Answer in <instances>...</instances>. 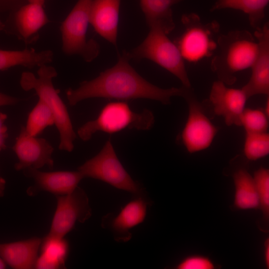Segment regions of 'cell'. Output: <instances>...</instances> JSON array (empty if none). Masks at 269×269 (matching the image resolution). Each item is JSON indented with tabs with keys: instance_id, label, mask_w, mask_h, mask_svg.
I'll list each match as a JSON object with an SVG mask.
<instances>
[{
	"instance_id": "1",
	"label": "cell",
	"mask_w": 269,
	"mask_h": 269,
	"mask_svg": "<svg viewBox=\"0 0 269 269\" xmlns=\"http://www.w3.org/2000/svg\"><path fill=\"white\" fill-rule=\"evenodd\" d=\"M127 53L119 56L113 67L101 72L95 79L84 81L75 89L66 92L69 105H76L85 99L103 98L126 101L136 99L156 100L165 105L173 96L183 97L186 87L162 89L149 83L130 65Z\"/></svg>"
},
{
	"instance_id": "2",
	"label": "cell",
	"mask_w": 269,
	"mask_h": 269,
	"mask_svg": "<svg viewBox=\"0 0 269 269\" xmlns=\"http://www.w3.org/2000/svg\"><path fill=\"white\" fill-rule=\"evenodd\" d=\"M37 76L30 72L22 73L20 79L21 88L25 91L33 90L51 111L55 125L60 134L59 148L71 152L76 134L73 128L68 110L59 96L60 90L55 89L52 79L57 76L55 69L47 64L39 67Z\"/></svg>"
},
{
	"instance_id": "3",
	"label": "cell",
	"mask_w": 269,
	"mask_h": 269,
	"mask_svg": "<svg viewBox=\"0 0 269 269\" xmlns=\"http://www.w3.org/2000/svg\"><path fill=\"white\" fill-rule=\"evenodd\" d=\"M216 53L212 60V70L219 80L231 84L237 72L251 68L258 51V43L246 30H237L220 34Z\"/></svg>"
},
{
	"instance_id": "4",
	"label": "cell",
	"mask_w": 269,
	"mask_h": 269,
	"mask_svg": "<svg viewBox=\"0 0 269 269\" xmlns=\"http://www.w3.org/2000/svg\"><path fill=\"white\" fill-rule=\"evenodd\" d=\"M154 123L153 113L145 109L133 112L126 101L110 102L102 109L97 118L84 124L77 131L83 141L89 140L97 132L114 134L125 129L150 130Z\"/></svg>"
},
{
	"instance_id": "5",
	"label": "cell",
	"mask_w": 269,
	"mask_h": 269,
	"mask_svg": "<svg viewBox=\"0 0 269 269\" xmlns=\"http://www.w3.org/2000/svg\"><path fill=\"white\" fill-rule=\"evenodd\" d=\"M92 1L78 0L60 28L63 52L67 55H80L86 62L93 61L100 52L98 42L87 38Z\"/></svg>"
},
{
	"instance_id": "6",
	"label": "cell",
	"mask_w": 269,
	"mask_h": 269,
	"mask_svg": "<svg viewBox=\"0 0 269 269\" xmlns=\"http://www.w3.org/2000/svg\"><path fill=\"white\" fill-rule=\"evenodd\" d=\"M129 59H147L164 68L178 78L184 87L191 88L183 58L177 46L163 31L150 28L144 41L127 53Z\"/></svg>"
},
{
	"instance_id": "7",
	"label": "cell",
	"mask_w": 269,
	"mask_h": 269,
	"mask_svg": "<svg viewBox=\"0 0 269 269\" xmlns=\"http://www.w3.org/2000/svg\"><path fill=\"white\" fill-rule=\"evenodd\" d=\"M182 22L184 30L174 43L183 58L197 62L212 55L217 48L219 23L215 21L203 23L194 13L183 15Z\"/></svg>"
},
{
	"instance_id": "8",
	"label": "cell",
	"mask_w": 269,
	"mask_h": 269,
	"mask_svg": "<svg viewBox=\"0 0 269 269\" xmlns=\"http://www.w3.org/2000/svg\"><path fill=\"white\" fill-rule=\"evenodd\" d=\"M84 178L90 177L109 184L119 189L139 194L142 190L118 159L111 139L100 151L78 167Z\"/></svg>"
},
{
	"instance_id": "9",
	"label": "cell",
	"mask_w": 269,
	"mask_h": 269,
	"mask_svg": "<svg viewBox=\"0 0 269 269\" xmlns=\"http://www.w3.org/2000/svg\"><path fill=\"white\" fill-rule=\"evenodd\" d=\"M56 197V209L48 234L64 237L73 229L76 222L88 220L92 210L87 194L78 186L69 194Z\"/></svg>"
},
{
	"instance_id": "10",
	"label": "cell",
	"mask_w": 269,
	"mask_h": 269,
	"mask_svg": "<svg viewBox=\"0 0 269 269\" xmlns=\"http://www.w3.org/2000/svg\"><path fill=\"white\" fill-rule=\"evenodd\" d=\"M190 88H187L183 97L188 104L189 114L181 139L188 151L194 153L210 145L217 129L204 113Z\"/></svg>"
},
{
	"instance_id": "11",
	"label": "cell",
	"mask_w": 269,
	"mask_h": 269,
	"mask_svg": "<svg viewBox=\"0 0 269 269\" xmlns=\"http://www.w3.org/2000/svg\"><path fill=\"white\" fill-rule=\"evenodd\" d=\"M3 22V31L16 37L25 44H32L39 38V31L50 22L43 5L28 2L9 12Z\"/></svg>"
},
{
	"instance_id": "12",
	"label": "cell",
	"mask_w": 269,
	"mask_h": 269,
	"mask_svg": "<svg viewBox=\"0 0 269 269\" xmlns=\"http://www.w3.org/2000/svg\"><path fill=\"white\" fill-rule=\"evenodd\" d=\"M12 149L18 159L14 165L17 171L29 168L38 169L46 165L51 169L53 167L52 145L43 138L28 134L24 126L21 127Z\"/></svg>"
},
{
	"instance_id": "13",
	"label": "cell",
	"mask_w": 269,
	"mask_h": 269,
	"mask_svg": "<svg viewBox=\"0 0 269 269\" xmlns=\"http://www.w3.org/2000/svg\"><path fill=\"white\" fill-rule=\"evenodd\" d=\"M23 171L34 180V185L27 190L29 196H34L40 191L48 192L56 196L66 195L72 192L84 178L78 170L43 172L29 168Z\"/></svg>"
},
{
	"instance_id": "14",
	"label": "cell",
	"mask_w": 269,
	"mask_h": 269,
	"mask_svg": "<svg viewBox=\"0 0 269 269\" xmlns=\"http://www.w3.org/2000/svg\"><path fill=\"white\" fill-rule=\"evenodd\" d=\"M255 36L258 43V51L251 66L249 82L242 88L248 99L256 95L269 94V25L266 22L256 29Z\"/></svg>"
},
{
	"instance_id": "15",
	"label": "cell",
	"mask_w": 269,
	"mask_h": 269,
	"mask_svg": "<svg viewBox=\"0 0 269 269\" xmlns=\"http://www.w3.org/2000/svg\"><path fill=\"white\" fill-rule=\"evenodd\" d=\"M248 99L242 89L227 87L221 80L215 81L211 87L210 101L214 112L223 117L228 126H241V117Z\"/></svg>"
},
{
	"instance_id": "16",
	"label": "cell",
	"mask_w": 269,
	"mask_h": 269,
	"mask_svg": "<svg viewBox=\"0 0 269 269\" xmlns=\"http://www.w3.org/2000/svg\"><path fill=\"white\" fill-rule=\"evenodd\" d=\"M121 0H93L90 23L102 37L116 45Z\"/></svg>"
},
{
	"instance_id": "17",
	"label": "cell",
	"mask_w": 269,
	"mask_h": 269,
	"mask_svg": "<svg viewBox=\"0 0 269 269\" xmlns=\"http://www.w3.org/2000/svg\"><path fill=\"white\" fill-rule=\"evenodd\" d=\"M42 239H30L11 243H0V257L12 269H35Z\"/></svg>"
},
{
	"instance_id": "18",
	"label": "cell",
	"mask_w": 269,
	"mask_h": 269,
	"mask_svg": "<svg viewBox=\"0 0 269 269\" xmlns=\"http://www.w3.org/2000/svg\"><path fill=\"white\" fill-rule=\"evenodd\" d=\"M147 203L141 197H138L126 204L120 213L111 220L108 227L112 231L115 239L126 242L130 240V230L141 223L146 215Z\"/></svg>"
},
{
	"instance_id": "19",
	"label": "cell",
	"mask_w": 269,
	"mask_h": 269,
	"mask_svg": "<svg viewBox=\"0 0 269 269\" xmlns=\"http://www.w3.org/2000/svg\"><path fill=\"white\" fill-rule=\"evenodd\" d=\"M41 254L38 257L35 269H65L69 252L68 242L61 237L47 234L40 245Z\"/></svg>"
},
{
	"instance_id": "20",
	"label": "cell",
	"mask_w": 269,
	"mask_h": 269,
	"mask_svg": "<svg viewBox=\"0 0 269 269\" xmlns=\"http://www.w3.org/2000/svg\"><path fill=\"white\" fill-rule=\"evenodd\" d=\"M183 0H140V6L150 28L166 34L175 27L172 6Z\"/></svg>"
},
{
	"instance_id": "21",
	"label": "cell",
	"mask_w": 269,
	"mask_h": 269,
	"mask_svg": "<svg viewBox=\"0 0 269 269\" xmlns=\"http://www.w3.org/2000/svg\"><path fill=\"white\" fill-rule=\"evenodd\" d=\"M50 50L36 51L33 48L22 50H0V71L15 66H23L32 69L47 64L53 59Z\"/></svg>"
},
{
	"instance_id": "22",
	"label": "cell",
	"mask_w": 269,
	"mask_h": 269,
	"mask_svg": "<svg viewBox=\"0 0 269 269\" xmlns=\"http://www.w3.org/2000/svg\"><path fill=\"white\" fill-rule=\"evenodd\" d=\"M233 177L235 186V206L240 209L258 208L260 201L253 177L243 169L236 171Z\"/></svg>"
},
{
	"instance_id": "23",
	"label": "cell",
	"mask_w": 269,
	"mask_h": 269,
	"mask_svg": "<svg viewBox=\"0 0 269 269\" xmlns=\"http://www.w3.org/2000/svg\"><path fill=\"white\" fill-rule=\"evenodd\" d=\"M269 1V0H217L211 10L225 8L241 10L248 15L251 25L256 29L261 27Z\"/></svg>"
},
{
	"instance_id": "24",
	"label": "cell",
	"mask_w": 269,
	"mask_h": 269,
	"mask_svg": "<svg viewBox=\"0 0 269 269\" xmlns=\"http://www.w3.org/2000/svg\"><path fill=\"white\" fill-rule=\"evenodd\" d=\"M54 124V118L51 111L43 101L39 99L29 114L24 128L28 134L37 136L45 128Z\"/></svg>"
},
{
	"instance_id": "25",
	"label": "cell",
	"mask_w": 269,
	"mask_h": 269,
	"mask_svg": "<svg viewBox=\"0 0 269 269\" xmlns=\"http://www.w3.org/2000/svg\"><path fill=\"white\" fill-rule=\"evenodd\" d=\"M244 153L247 158L256 160L269 153V135L265 133H246Z\"/></svg>"
},
{
	"instance_id": "26",
	"label": "cell",
	"mask_w": 269,
	"mask_h": 269,
	"mask_svg": "<svg viewBox=\"0 0 269 269\" xmlns=\"http://www.w3.org/2000/svg\"><path fill=\"white\" fill-rule=\"evenodd\" d=\"M268 117L264 111L245 108L241 117V126L246 133H265L269 126Z\"/></svg>"
},
{
	"instance_id": "27",
	"label": "cell",
	"mask_w": 269,
	"mask_h": 269,
	"mask_svg": "<svg viewBox=\"0 0 269 269\" xmlns=\"http://www.w3.org/2000/svg\"><path fill=\"white\" fill-rule=\"evenodd\" d=\"M260 201V207L267 218L269 215V170L260 168L253 177Z\"/></svg>"
},
{
	"instance_id": "28",
	"label": "cell",
	"mask_w": 269,
	"mask_h": 269,
	"mask_svg": "<svg viewBox=\"0 0 269 269\" xmlns=\"http://www.w3.org/2000/svg\"><path fill=\"white\" fill-rule=\"evenodd\" d=\"M178 269H213L214 265L208 258L202 256H191L183 260L177 266Z\"/></svg>"
},
{
	"instance_id": "29",
	"label": "cell",
	"mask_w": 269,
	"mask_h": 269,
	"mask_svg": "<svg viewBox=\"0 0 269 269\" xmlns=\"http://www.w3.org/2000/svg\"><path fill=\"white\" fill-rule=\"evenodd\" d=\"M28 2V0H0V12L11 11Z\"/></svg>"
},
{
	"instance_id": "30",
	"label": "cell",
	"mask_w": 269,
	"mask_h": 269,
	"mask_svg": "<svg viewBox=\"0 0 269 269\" xmlns=\"http://www.w3.org/2000/svg\"><path fill=\"white\" fill-rule=\"evenodd\" d=\"M6 119V115L0 112V151L6 147L5 143L8 134L7 129L4 122Z\"/></svg>"
},
{
	"instance_id": "31",
	"label": "cell",
	"mask_w": 269,
	"mask_h": 269,
	"mask_svg": "<svg viewBox=\"0 0 269 269\" xmlns=\"http://www.w3.org/2000/svg\"><path fill=\"white\" fill-rule=\"evenodd\" d=\"M18 98L0 92V107L13 105L19 101Z\"/></svg>"
},
{
	"instance_id": "32",
	"label": "cell",
	"mask_w": 269,
	"mask_h": 269,
	"mask_svg": "<svg viewBox=\"0 0 269 269\" xmlns=\"http://www.w3.org/2000/svg\"><path fill=\"white\" fill-rule=\"evenodd\" d=\"M265 263L267 267L269 268V239L266 240L265 244Z\"/></svg>"
},
{
	"instance_id": "33",
	"label": "cell",
	"mask_w": 269,
	"mask_h": 269,
	"mask_svg": "<svg viewBox=\"0 0 269 269\" xmlns=\"http://www.w3.org/2000/svg\"><path fill=\"white\" fill-rule=\"evenodd\" d=\"M5 184V180L0 177V197H1L4 195Z\"/></svg>"
},
{
	"instance_id": "34",
	"label": "cell",
	"mask_w": 269,
	"mask_h": 269,
	"mask_svg": "<svg viewBox=\"0 0 269 269\" xmlns=\"http://www.w3.org/2000/svg\"><path fill=\"white\" fill-rule=\"evenodd\" d=\"M28 1L29 2L38 3L43 6L45 0H28Z\"/></svg>"
},
{
	"instance_id": "35",
	"label": "cell",
	"mask_w": 269,
	"mask_h": 269,
	"mask_svg": "<svg viewBox=\"0 0 269 269\" xmlns=\"http://www.w3.org/2000/svg\"><path fill=\"white\" fill-rule=\"evenodd\" d=\"M6 268V264L3 260L0 257V269Z\"/></svg>"
},
{
	"instance_id": "36",
	"label": "cell",
	"mask_w": 269,
	"mask_h": 269,
	"mask_svg": "<svg viewBox=\"0 0 269 269\" xmlns=\"http://www.w3.org/2000/svg\"><path fill=\"white\" fill-rule=\"evenodd\" d=\"M269 99H268V100L266 102V105L265 109L264 111L266 114L268 116H269Z\"/></svg>"
},
{
	"instance_id": "37",
	"label": "cell",
	"mask_w": 269,
	"mask_h": 269,
	"mask_svg": "<svg viewBox=\"0 0 269 269\" xmlns=\"http://www.w3.org/2000/svg\"><path fill=\"white\" fill-rule=\"evenodd\" d=\"M4 28L3 22L0 21V32L3 31Z\"/></svg>"
}]
</instances>
